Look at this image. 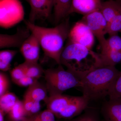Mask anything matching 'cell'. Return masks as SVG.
I'll list each match as a JSON object with an SVG mask.
<instances>
[{
    "mask_svg": "<svg viewBox=\"0 0 121 121\" xmlns=\"http://www.w3.org/2000/svg\"><path fill=\"white\" fill-rule=\"evenodd\" d=\"M19 99L15 94L9 91L0 96V110L5 114L8 113Z\"/></svg>",
    "mask_w": 121,
    "mask_h": 121,
    "instance_id": "obj_20",
    "label": "cell"
},
{
    "mask_svg": "<svg viewBox=\"0 0 121 121\" xmlns=\"http://www.w3.org/2000/svg\"><path fill=\"white\" fill-rule=\"evenodd\" d=\"M41 106H40V102L37 101H34V104L31 110L29 112L28 115L27 116H31L33 115L39 113L40 110Z\"/></svg>",
    "mask_w": 121,
    "mask_h": 121,
    "instance_id": "obj_31",
    "label": "cell"
},
{
    "mask_svg": "<svg viewBox=\"0 0 121 121\" xmlns=\"http://www.w3.org/2000/svg\"><path fill=\"white\" fill-rule=\"evenodd\" d=\"M108 97L110 99L121 98V71L111 87Z\"/></svg>",
    "mask_w": 121,
    "mask_h": 121,
    "instance_id": "obj_25",
    "label": "cell"
},
{
    "mask_svg": "<svg viewBox=\"0 0 121 121\" xmlns=\"http://www.w3.org/2000/svg\"><path fill=\"white\" fill-rule=\"evenodd\" d=\"M9 81L8 77L3 72L0 73V96L9 92Z\"/></svg>",
    "mask_w": 121,
    "mask_h": 121,
    "instance_id": "obj_27",
    "label": "cell"
},
{
    "mask_svg": "<svg viewBox=\"0 0 121 121\" xmlns=\"http://www.w3.org/2000/svg\"><path fill=\"white\" fill-rule=\"evenodd\" d=\"M89 27L99 42L100 46L105 42L107 23L100 10L84 15L81 20Z\"/></svg>",
    "mask_w": 121,
    "mask_h": 121,
    "instance_id": "obj_6",
    "label": "cell"
},
{
    "mask_svg": "<svg viewBox=\"0 0 121 121\" xmlns=\"http://www.w3.org/2000/svg\"><path fill=\"white\" fill-rule=\"evenodd\" d=\"M102 3L101 0H72L69 15L76 13L84 16L100 10Z\"/></svg>",
    "mask_w": 121,
    "mask_h": 121,
    "instance_id": "obj_13",
    "label": "cell"
},
{
    "mask_svg": "<svg viewBox=\"0 0 121 121\" xmlns=\"http://www.w3.org/2000/svg\"><path fill=\"white\" fill-rule=\"evenodd\" d=\"M100 11L107 24L121 15V1L108 0L102 2Z\"/></svg>",
    "mask_w": 121,
    "mask_h": 121,
    "instance_id": "obj_15",
    "label": "cell"
},
{
    "mask_svg": "<svg viewBox=\"0 0 121 121\" xmlns=\"http://www.w3.org/2000/svg\"><path fill=\"white\" fill-rule=\"evenodd\" d=\"M89 102L83 95L74 96L67 106L56 117L65 120L74 118L80 115L89 107Z\"/></svg>",
    "mask_w": 121,
    "mask_h": 121,
    "instance_id": "obj_9",
    "label": "cell"
},
{
    "mask_svg": "<svg viewBox=\"0 0 121 121\" xmlns=\"http://www.w3.org/2000/svg\"><path fill=\"white\" fill-rule=\"evenodd\" d=\"M55 23L58 24L69 15L72 0H53Z\"/></svg>",
    "mask_w": 121,
    "mask_h": 121,
    "instance_id": "obj_16",
    "label": "cell"
},
{
    "mask_svg": "<svg viewBox=\"0 0 121 121\" xmlns=\"http://www.w3.org/2000/svg\"><path fill=\"white\" fill-rule=\"evenodd\" d=\"M25 75L24 68L22 63L15 67L11 72L12 80L15 83Z\"/></svg>",
    "mask_w": 121,
    "mask_h": 121,
    "instance_id": "obj_26",
    "label": "cell"
},
{
    "mask_svg": "<svg viewBox=\"0 0 121 121\" xmlns=\"http://www.w3.org/2000/svg\"><path fill=\"white\" fill-rule=\"evenodd\" d=\"M48 93L46 86H44L37 80L28 86L25 94L29 95L34 101L45 102L48 98Z\"/></svg>",
    "mask_w": 121,
    "mask_h": 121,
    "instance_id": "obj_17",
    "label": "cell"
},
{
    "mask_svg": "<svg viewBox=\"0 0 121 121\" xmlns=\"http://www.w3.org/2000/svg\"><path fill=\"white\" fill-rule=\"evenodd\" d=\"M24 23L31 33L38 39L45 55L60 65V56L70 32L69 17L53 28L37 26L29 20H24Z\"/></svg>",
    "mask_w": 121,
    "mask_h": 121,
    "instance_id": "obj_1",
    "label": "cell"
},
{
    "mask_svg": "<svg viewBox=\"0 0 121 121\" xmlns=\"http://www.w3.org/2000/svg\"><path fill=\"white\" fill-rule=\"evenodd\" d=\"M23 102L25 109L26 111V116H27L28 115L29 113L32 108L34 101L29 95L25 94L24 96Z\"/></svg>",
    "mask_w": 121,
    "mask_h": 121,
    "instance_id": "obj_29",
    "label": "cell"
},
{
    "mask_svg": "<svg viewBox=\"0 0 121 121\" xmlns=\"http://www.w3.org/2000/svg\"><path fill=\"white\" fill-rule=\"evenodd\" d=\"M60 56V64L80 80L94 69L103 66L99 53L68 39Z\"/></svg>",
    "mask_w": 121,
    "mask_h": 121,
    "instance_id": "obj_2",
    "label": "cell"
},
{
    "mask_svg": "<svg viewBox=\"0 0 121 121\" xmlns=\"http://www.w3.org/2000/svg\"><path fill=\"white\" fill-rule=\"evenodd\" d=\"M21 121H40L37 117V114L31 115L26 116L23 118Z\"/></svg>",
    "mask_w": 121,
    "mask_h": 121,
    "instance_id": "obj_32",
    "label": "cell"
},
{
    "mask_svg": "<svg viewBox=\"0 0 121 121\" xmlns=\"http://www.w3.org/2000/svg\"><path fill=\"white\" fill-rule=\"evenodd\" d=\"M37 115L40 121H56L55 114L48 109L38 113Z\"/></svg>",
    "mask_w": 121,
    "mask_h": 121,
    "instance_id": "obj_28",
    "label": "cell"
},
{
    "mask_svg": "<svg viewBox=\"0 0 121 121\" xmlns=\"http://www.w3.org/2000/svg\"><path fill=\"white\" fill-rule=\"evenodd\" d=\"M100 112L95 108L88 107L78 117L63 121H102Z\"/></svg>",
    "mask_w": 121,
    "mask_h": 121,
    "instance_id": "obj_19",
    "label": "cell"
},
{
    "mask_svg": "<svg viewBox=\"0 0 121 121\" xmlns=\"http://www.w3.org/2000/svg\"><path fill=\"white\" fill-rule=\"evenodd\" d=\"M23 8L18 0H0V25L9 28L24 19Z\"/></svg>",
    "mask_w": 121,
    "mask_h": 121,
    "instance_id": "obj_5",
    "label": "cell"
},
{
    "mask_svg": "<svg viewBox=\"0 0 121 121\" xmlns=\"http://www.w3.org/2000/svg\"><path fill=\"white\" fill-rule=\"evenodd\" d=\"M26 0V1H27L29 4V2H30V0Z\"/></svg>",
    "mask_w": 121,
    "mask_h": 121,
    "instance_id": "obj_34",
    "label": "cell"
},
{
    "mask_svg": "<svg viewBox=\"0 0 121 121\" xmlns=\"http://www.w3.org/2000/svg\"><path fill=\"white\" fill-rule=\"evenodd\" d=\"M22 64L26 75L38 79L44 73V70L38 63H30L25 61Z\"/></svg>",
    "mask_w": 121,
    "mask_h": 121,
    "instance_id": "obj_21",
    "label": "cell"
},
{
    "mask_svg": "<svg viewBox=\"0 0 121 121\" xmlns=\"http://www.w3.org/2000/svg\"><path fill=\"white\" fill-rule=\"evenodd\" d=\"M40 47V44L37 37L31 33L20 48V51L25 59V61L30 63H38Z\"/></svg>",
    "mask_w": 121,
    "mask_h": 121,
    "instance_id": "obj_10",
    "label": "cell"
},
{
    "mask_svg": "<svg viewBox=\"0 0 121 121\" xmlns=\"http://www.w3.org/2000/svg\"><path fill=\"white\" fill-rule=\"evenodd\" d=\"M37 80L38 79H35L29 76L25 75L18 80L15 83L21 86H29L36 80Z\"/></svg>",
    "mask_w": 121,
    "mask_h": 121,
    "instance_id": "obj_30",
    "label": "cell"
},
{
    "mask_svg": "<svg viewBox=\"0 0 121 121\" xmlns=\"http://www.w3.org/2000/svg\"><path fill=\"white\" fill-rule=\"evenodd\" d=\"M4 112L1 110H0V121H4Z\"/></svg>",
    "mask_w": 121,
    "mask_h": 121,
    "instance_id": "obj_33",
    "label": "cell"
},
{
    "mask_svg": "<svg viewBox=\"0 0 121 121\" xmlns=\"http://www.w3.org/2000/svg\"><path fill=\"white\" fill-rule=\"evenodd\" d=\"M105 43L100 46L101 50H111L121 51V36L118 35L110 36Z\"/></svg>",
    "mask_w": 121,
    "mask_h": 121,
    "instance_id": "obj_24",
    "label": "cell"
},
{
    "mask_svg": "<svg viewBox=\"0 0 121 121\" xmlns=\"http://www.w3.org/2000/svg\"><path fill=\"white\" fill-rule=\"evenodd\" d=\"M9 121H13V120H12V119H9Z\"/></svg>",
    "mask_w": 121,
    "mask_h": 121,
    "instance_id": "obj_35",
    "label": "cell"
},
{
    "mask_svg": "<svg viewBox=\"0 0 121 121\" xmlns=\"http://www.w3.org/2000/svg\"><path fill=\"white\" fill-rule=\"evenodd\" d=\"M95 37L89 27L80 20L70 29L68 39L91 49L94 44Z\"/></svg>",
    "mask_w": 121,
    "mask_h": 121,
    "instance_id": "obj_7",
    "label": "cell"
},
{
    "mask_svg": "<svg viewBox=\"0 0 121 121\" xmlns=\"http://www.w3.org/2000/svg\"><path fill=\"white\" fill-rule=\"evenodd\" d=\"M103 66H114L121 62V51L101 50L99 53Z\"/></svg>",
    "mask_w": 121,
    "mask_h": 121,
    "instance_id": "obj_18",
    "label": "cell"
},
{
    "mask_svg": "<svg viewBox=\"0 0 121 121\" xmlns=\"http://www.w3.org/2000/svg\"><path fill=\"white\" fill-rule=\"evenodd\" d=\"M29 4L31 11L28 20L32 23L38 20L47 19L51 16L53 0H30Z\"/></svg>",
    "mask_w": 121,
    "mask_h": 121,
    "instance_id": "obj_8",
    "label": "cell"
},
{
    "mask_svg": "<svg viewBox=\"0 0 121 121\" xmlns=\"http://www.w3.org/2000/svg\"><path fill=\"white\" fill-rule=\"evenodd\" d=\"M117 0V1H121V0Z\"/></svg>",
    "mask_w": 121,
    "mask_h": 121,
    "instance_id": "obj_36",
    "label": "cell"
},
{
    "mask_svg": "<svg viewBox=\"0 0 121 121\" xmlns=\"http://www.w3.org/2000/svg\"><path fill=\"white\" fill-rule=\"evenodd\" d=\"M17 52L16 50H5L0 52V69L5 72L10 70L11 62Z\"/></svg>",
    "mask_w": 121,
    "mask_h": 121,
    "instance_id": "obj_22",
    "label": "cell"
},
{
    "mask_svg": "<svg viewBox=\"0 0 121 121\" xmlns=\"http://www.w3.org/2000/svg\"><path fill=\"white\" fill-rule=\"evenodd\" d=\"M30 32V30L26 26V28H17L16 33L14 35L0 34V48H20L31 35Z\"/></svg>",
    "mask_w": 121,
    "mask_h": 121,
    "instance_id": "obj_11",
    "label": "cell"
},
{
    "mask_svg": "<svg viewBox=\"0 0 121 121\" xmlns=\"http://www.w3.org/2000/svg\"><path fill=\"white\" fill-rule=\"evenodd\" d=\"M8 114L9 119L15 121H22L26 116L23 101L19 99Z\"/></svg>",
    "mask_w": 121,
    "mask_h": 121,
    "instance_id": "obj_23",
    "label": "cell"
},
{
    "mask_svg": "<svg viewBox=\"0 0 121 121\" xmlns=\"http://www.w3.org/2000/svg\"><path fill=\"white\" fill-rule=\"evenodd\" d=\"M114 66H103L91 71L81 79L82 95L89 100L97 101L109 95L120 73Z\"/></svg>",
    "mask_w": 121,
    "mask_h": 121,
    "instance_id": "obj_3",
    "label": "cell"
},
{
    "mask_svg": "<svg viewBox=\"0 0 121 121\" xmlns=\"http://www.w3.org/2000/svg\"><path fill=\"white\" fill-rule=\"evenodd\" d=\"M100 113L103 121H121V98L109 99L104 101Z\"/></svg>",
    "mask_w": 121,
    "mask_h": 121,
    "instance_id": "obj_12",
    "label": "cell"
},
{
    "mask_svg": "<svg viewBox=\"0 0 121 121\" xmlns=\"http://www.w3.org/2000/svg\"><path fill=\"white\" fill-rule=\"evenodd\" d=\"M74 97L63 94L49 96L45 102L47 109L51 111L56 117L67 106Z\"/></svg>",
    "mask_w": 121,
    "mask_h": 121,
    "instance_id": "obj_14",
    "label": "cell"
},
{
    "mask_svg": "<svg viewBox=\"0 0 121 121\" xmlns=\"http://www.w3.org/2000/svg\"><path fill=\"white\" fill-rule=\"evenodd\" d=\"M44 74L49 96L62 94L68 90L81 86L80 79L65 70L61 64L56 68L44 70Z\"/></svg>",
    "mask_w": 121,
    "mask_h": 121,
    "instance_id": "obj_4",
    "label": "cell"
}]
</instances>
